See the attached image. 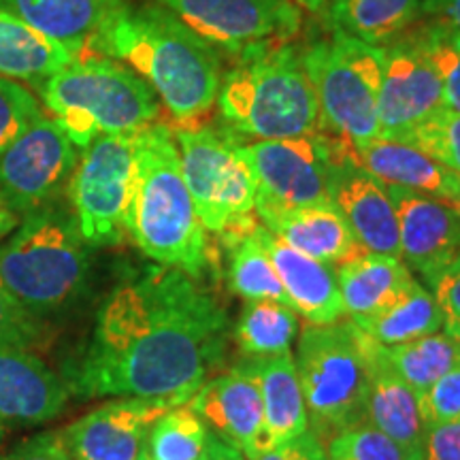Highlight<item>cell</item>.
I'll return each instance as SVG.
<instances>
[{"label":"cell","instance_id":"obj_43","mask_svg":"<svg viewBox=\"0 0 460 460\" xmlns=\"http://www.w3.org/2000/svg\"><path fill=\"white\" fill-rule=\"evenodd\" d=\"M247 460H329V454H326L324 441L312 429H307L296 439L261 452L258 456Z\"/></svg>","mask_w":460,"mask_h":460},{"label":"cell","instance_id":"obj_8","mask_svg":"<svg viewBox=\"0 0 460 460\" xmlns=\"http://www.w3.org/2000/svg\"><path fill=\"white\" fill-rule=\"evenodd\" d=\"M181 172L207 233L226 247L256 228V183L241 152V137L205 122L175 126Z\"/></svg>","mask_w":460,"mask_h":460},{"label":"cell","instance_id":"obj_15","mask_svg":"<svg viewBox=\"0 0 460 460\" xmlns=\"http://www.w3.org/2000/svg\"><path fill=\"white\" fill-rule=\"evenodd\" d=\"M439 107H444L441 82L416 43L410 39L384 49V73L377 94L379 137L405 141L410 132Z\"/></svg>","mask_w":460,"mask_h":460},{"label":"cell","instance_id":"obj_3","mask_svg":"<svg viewBox=\"0 0 460 460\" xmlns=\"http://www.w3.org/2000/svg\"><path fill=\"white\" fill-rule=\"evenodd\" d=\"M126 234L158 262L199 279L211 264L207 230L181 172L172 128L154 122L137 132V169Z\"/></svg>","mask_w":460,"mask_h":460},{"label":"cell","instance_id":"obj_30","mask_svg":"<svg viewBox=\"0 0 460 460\" xmlns=\"http://www.w3.org/2000/svg\"><path fill=\"white\" fill-rule=\"evenodd\" d=\"M420 4V0H335L332 20L337 31L377 48L411 24Z\"/></svg>","mask_w":460,"mask_h":460},{"label":"cell","instance_id":"obj_36","mask_svg":"<svg viewBox=\"0 0 460 460\" xmlns=\"http://www.w3.org/2000/svg\"><path fill=\"white\" fill-rule=\"evenodd\" d=\"M329 460H405L407 452L382 433L362 424L348 429L329 441Z\"/></svg>","mask_w":460,"mask_h":460},{"label":"cell","instance_id":"obj_33","mask_svg":"<svg viewBox=\"0 0 460 460\" xmlns=\"http://www.w3.org/2000/svg\"><path fill=\"white\" fill-rule=\"evenodd\" d=\"M209 429L190 405L172 407L149 429L143 456L147 460H205Z\"/></svg>","mask_w":460,"mask_h":460},{"label":"cell","instance_id":"obj_44","mask_svg":"<svg viewBox=\"0 0 460 460\" xmlns=\"http://www.w3.org/2000/svg\"><path fill=\"white\" fill-rule=\"evenodd\" d=\"M422 7L430 15V22L460 37V0H424Z\"/></svg>","mask_w":460,"mask_h":460},{"label":"cell","instance_id":"obj_14","mask_svg":"<svg viewBox=\"0 0 460 460\" xmlns=\"http://www.w3.org/2000/svg\"><path fill=\"white\" fill-rule=\"evenodd\" d=\"M188 401V396L109 401L60 430L62 444L71 460H141L154 422Z\"/></svg>","mask_w":460,"mask_h":460},{"label":"cell","instance_id":"obj_37","mask_svg":"<svg viewBox=\"0 0 460 460\" xmlns=\"http://www.w3.org/2000/svg\"><path fill=\"white\" fill-rule=\"evenodd\" d=\"M43 339V320L26 312L0 278V345L32 349Z\"/></svg>","mask_w":460,"mask_h":460},{"label":"cell","instance_id":"obj_24","mask_svg":"<svg viewBox=\"0 0 460 460\" xmlns=\"http://www.w3.org/2000/svg\"><path fill=\"white\" fill-rule=\"evenodd\" d=\"M245 362L254 373L262 394L264 433L261 452L288 444L303 435L309 429V416L292 352L267 356V358H245Z\"/></svg>","mask_w":460,"mask_h":460},{"label":"cell","instance_id":"obj_2","mask_svg":"<svg viewBox=\"0 0 460 460\" xmlns=\"http://www.w3.org/2000/svg\"><path fill=\"white\" fill-rule=\"evenodd\" d=\"M96 56L132 68L177 126L203 122L217 101L222 62L214 45L160 4H122L92 39Z\"/></svg>","mask_w":460,"mask_h":460},{"label":"cell","instance_id":"obj_23","mask_svg":"<svg viewBox=\"0 0 460 460\" xmlns=\"http://www.w3.org/2000/svg\"><path fill=\"white\" fill-rule=\"evenodd\" d=\"M258 222L288 245L329 267H339L367 254L335 205L271 211V214L258 216Z\"/></svg>","mask_w":460,"mask_h":460},{"label":"cell","instance_id":"obj_12","mask_svg":"<svg viewBox=\"0 0 460 460\" xmlns=\"http://www.w3.org/2000/svg\"><path fill=\"white\" fill-rule=\"evenodd\" d=\"M77 147L54 118L39 113L0 152V197L17 216L49 205L71 181Z\"/></svg>","mask_w":460,"mask_h":460},{"label":"cell","instance_id":"obj_10","mask_svg":"<svg viewBox=\"0 0 460 460\" xmlns=\"http://www.w3.org/2000/svg\"><path fill=\"white\" fill-rule=\"evenodd\" d=\"M137 169V132L96 137L68 181L73 216L90 247L122 243Z\"/></svg>","mask_w":460,"mask_h":460},{"label":"cell","instance_id":"obj_42","mask_svg":"<svg viewBox=\"0 0 460 460\" xmlns=\"http://www.w3.org/2000/svg\"><path fill=\"white\" fill-rule=\"evenodd\" d=\"M0 460H71L62 437L56 430L39 433L31 439L22 441L9 452L0 454Z\"/></svg>","mask_w":460,"mask_h":460},{"label":"cell","instance_id":"obj_35","mask_svg":"<svg viewBox=\"0 0 460 460\" xmlns=\"http://www.w3.org/2000/svg\"><path fill=\"white\" fill-rule=\"evenodd\" d=\"M405 143L460 175V113L439 107L410 132Z\"/></svg>","mask_w":460,"mask_h":460},{"label":"cell","instance_id":"obj_40","mask_svg":"<svg viewBox=\"0 0 460 460\" xmlns=\"http://www.w3.org/2000/svg\"><path fill=\"white\" fill-rule=\"evenodd\" d=\"M444 318V332L460 341V254L430 284Z\"/></svg>","mask_w":460,"mask_h":460},{"label":"cell","instance_id":"obj_16","mask_svg":"<svg viewBox=\"0 0 460 460\" xmlns=\"http://www.w3.org/2000/svg\"><path fill=\"white\" fill-rule=\"evenodd\" d=\"M329 137L335 158L332 205L367 252L401 258L399 220L388 188L349 158L343 137Z\"/></svg>","mask_w":460,"mask_h":460},{"label":"cell","instance_id":"obj_47","mask_svg":"<svg viewBox=\"0 0 460 460\" xmlns=\"http://www.w3.org/2000/svg\"><path fill=\"white\" fill-rule=\"evenodd\" d=\"M405 460H427V456H424V452H422V446L413 447V450L407 452Z\"/></svg>","mask_w":460,"mask_h":460},{"label":"cell","instance_id":"obj_22","mask_svg":"<svg viewBox=\"0 0 460 460\" xmlns=\"http://www.w3.org/2000/svg\"><path fill=\"white\" fill-rule=\"evenodd\" d=\"M362 345H365L367 371H369L367 424L382 430L405 452L422 446L424 420L416 393L390 365L384 354V345L373 341L369 335L362 337Z\"/></svg>","mask_w":460,"mask_h":460},{"label":"cell","instance_id":"obj_7","mask_svg":"<svg viewBox=\"0 0 460 460\" xmlns=\"http://www.w3.org/2000/svg\"><path fill=\"white\" fill-rule=\"evenodd\" d=\"M362 331L352 320L305 324L295 367L309 427L322 441L367 424V371Z\"/></svg>","mask_w":460,"mask_h":460},{"label":"cell","instance_id":"obj_6","mask_svg":"<svg viewBox=\"0 0 460 460\" xmlns=\"http://www.w3.org/2000/svg\"><path fill=\"white\" fill-rule=\"evenodd\" d=\"M41 101L75 147L96 137L130 135L154 124L158 96L132 68L105 56H79L41 82Z\"/></svg>","mask_w":460,"mask_h":460},{"label":"cell","instance_id":"obj_5","mask_svg":"<svg viewBox=\"0 0 460 460\" xmlns=\"http://www.w3.org/2000/svg\"><path fill=\"white\" fill-rule=\"evenodd\" d=\"M88 275V245L75 216L51 203L26 214L0 245V278L39 320L71 307L84 295Z\"/></svg>","mask_w":460,"mask_h":460},{"label":"cell","instance_id":"obj_34","mask_svg":"<svg viewBox=\"0 0 460 460\" xmlns=\"http://www.w3.org/2000/svg\"><path fill=\"white\" fill-rule=\"evenodd\" d=\"M411 41L439 77L444 107L460 113V37L437 22H430Z\"/></svg>","mask_w":460,"mask_h":460},{"label":"cell","instance_id":"obj_45","mask_svg":"<svg viewBox=\"0 0 460 460\" xmlns=\"http://www.w3.org/2000/svg\"><path fill=\"white\" fill-rule=\"evenodd\" d=\"M207 460H247L245 454L209 430V444H207Z\"/></svg>","mask_w":460,"mask_h":460},{"label":"cell","instance_id":"obj_49","mask_svg":"<svg viewBox=\"0 0 460 460\" xmlns=\"http://www.w3.org/2000/svg\"><path fill=\"white\" fill-rule=\"evenodd\" d=\"M456 207H458V205H456ZM458 211H460V207H458Z\"/></svg>","mask_w":460,"mask_h":460},{"label":"cell","instance_id":"obj_27","mask_svg":"<svg viewBox=\"0 0 460 460\" xmlns=\"http://www.w3.org/2000/svg\"><path fill=\"white\" fill-rule=\"evenodd\" d=\"M73 60L65 45L0 9V77L41 84Z\"/></svg>","mask_w":460,"mask_h":460},{"label":"cell","instance_id":"obj_46","mask_svg":"<svg viewBox=\"0 0 460 460\" xmlns=\"http://www.w3.org/2000/svg\"><path fill=\"white\" fill-rule=\"evenodd\" d=\"M17 224H20V216H17L15 211L4 203V199L0 197V241L7 239L17 228Z\"/></svg>","mask_w":460,"mask_h":460},{"label":"cell","instance_id":"obj_50","mask_svg":"<svg viewBox=\"0 0 460 460\" xmlns=\"http://www.w3.org/2000/svg\"><path fill=\"white\" fill-rule=\"evenodd\" d=\"M458 207H460V205H458Z\"/></svg>","mask_w":460,"mask_h":460},{"label":"cell","instance_id":"obj_18","mask_svg":"<svg viewBox=\"0 0 460 460\" xmlns=\"http://www.w3.org/2000/svg\"><path fill=\"white\" fill-rule=\"evenodd\" d=\"M68 384L31 349L0 345V439L51 422L65 410Z\"/></svg>","mask_w":460,"mask_h":460},{"label":"cell","instance_id":"obj_19","mask_svg":"<svg viewBox=\"0 0 460 460\" xmlns=\"http://www.w3.org/2000/svg\"><path fill=\"white\" fill-rule=\"evenodd\" d=\"M188 405L216 435L239 447L245 458L261 454L264 433L262 394L245 360L224 376L207 379Z\"/></svg>","mask_w":460,"mask_h":460},{"label":"cell","instance_id":"obj_11","mask_svg":"<svg viewBox=\"0 0 460 460\" xmlns=\"http://www.w3.org/2000/svg\"><path fill=\"white\" fill-rule=\"evenodd\" d=\"M256 183V216L296 207L332 205L331 137L324 132L296 139L241 146Z\"/></svg>","mask_w":460,"mask_h":460},{"label":"cell","instance_id":"obj_41","mask_svg":"<svg viewBox=\"0 0 460 460\" xmlns=\"http://www.w3.org/2000/svg\"><path fill=\"white\" fill-rule=\"evenodd\" d=\"M422 452L427 460H460V418L424 429Z\"/></svg>","mask_w":460,"mask_h":460},{"label":"cell","instance_id":"obj_26","mask_svg":"<svg viewBox=\"0 0 460 460\" xmlns=\"http://www.w3.org/2000/svg\"><path fill=\"white\" fill-rule=\"evenodd\" d=\"M124 3L126 0H0V9L24 20L79 58L90 48L107 17Z\"/></svg>","mask_w":460,"mask_h":460},{"label":"cell","instance_id":"obj_17","mask_svg":"<svg viewBox=\"0 0 460 460\" xmlns=\"http://www.w3.org/2000/svg\"><path fill=\"white\" fill-rule=\"evenodd\" d=\"M388 194L399 220L401 261L430 286L460 254L458 207L405 188H388Z\"/></svg>","mask_w":460,"mask_h":460},{"label":"cell","instance_id":"obj_21","mask_svg":"<svg viewBox=\"0 0 460 460\" xmlns=\"http://www.w3.org/2000/svg\"><path fill=\"white\" fill-rule=\"evenodd\" d=\"M256 234L271 258L288 301L296 314H301L309 324H332L345 318L335 269L288 245L261 222Z\"/></svg>","mask_w":460,"mask_h":460},{"label":"cell","instance_id":"obj_25","mask_svg":"<svg viewBox=\"0 0 460 460\" xmlns=\"http://www.w3.org/2000/svg\"><path fill=\"white\" fill-rule=\"evenodd\" d=\"M335 273L345 318H371L386 312L418 281L401 258L371 252L339 264Z\"/></svg>","mask_w":460,"mask_h":460},{"label":"cell","instance_id":"obj_28","mask_svg":"<svg viewBox=\"0 0 460 460\" xmlns=\"http://www.w3.org/2000/svg\"><path fill=\"white\" fill-rule=\"evenodd\" d=\"M358 329L379 345H401L416 341L420 337L433 335L444 329V318L433 292H429L420 281L411 290L388 307L386 312L371 318H349Z\"/></svg>","mask_w":460,"mask_h":460},{"label":"cell","instance_id":"obj_38","mask_svg":"<svg viewBox=\"0 0 460 460\" xmlns=\"http://www.w3.org/2000/svg\"><path fill=\"white\" fill-rule=\"evenodd\" d=\"M41 113L32 92L13 79L0 77V152Z\"/></svg>","mask_w":460,"mask_h":460},{"label":"cell","instance_id":"obj_29","mask_svg":"<svg viewBox=\"0 0 460 460\" xmlns=\"http://www.w3.org/2000/svg\"><path fill=\"white\" fill-rule=\"evenodd\" d=\"M298 332V314L278 301H247L234 324V343L245 358L290 352Z\"/></svg>","mask_w":460,"mask_h":460},{"label":"cell","instance_id":"obj_20","mask_svg":"<svg viewBox=\"0 0 460 460\" xmlns=\"http://www.w3.org/2000/svg\"><path fill=\"white\" fill-rule=\"evenodd\" d=\"M348 154L362 171L388 188H405L444 203L460 205V175L405 141H348Z\"/></svg>","mask_w":460,"mask_h":460},{"label":"cell","instance_id":"obj_1","mask_svg":"<svg viewBox=\"0 0 460 460\" xmlns=\"http://www.w3.org/2000/svg\"><path fill=\"white\" fill-rule=\"evenodd\" d=\"M226 332V312L197 279L149 267L105 298L68 390L84 399H192L222 367Z\"/></svg>","mask_w":460,"mask_h":460},{"label":"cell","instance_id":"obj_4","mask_svg":"<svg viewBox=\"0 0 460 460\" xmlns=\"http://www.w3.org/2000/svg\"><path fill=\"white\" fill-rule=\"evenodd\" d=\"M216 105L224 126L237 137L278 141L324 132L303 51L288 43L239 54L237 65L222 75Z\"/></svg>","mask_w":460,"mask_h":460},{"label":"cell","instance_id":"obj_13","mask_svg":"<svg viewBox=\"0 0 460 460\" xmlns=\"http://www.w3.org/2000/svg\"><path fill=\"white\" fill-rule=\"evenodd\" d=\"M214 48L243 54L286 43L301 28L296 0H156Z\"/></svg>","mask_w":460,"mask_h":460},{"label":"cell","instance_id":"obj_39","mask_svg":"<svg viewBox=\"0 0 460 460\" xmlns=\"http://www.w3.org/2000/svg\"><path fill=\"white\" fill-rule=\"evenodd\" d=\"M424 429L460 418V360L420 399Z\"/></svg>","mask_w":460,"mask_h":460},{"label":"cell","instance_id":"obj_32","mask_svg":"<svg viewBox=\"0 0 460 460\" xmlns=\"http://www.w3.org/2000/svg\"><path fill=\"white\" fill-rule=\"evenodd\" d=\"M226 247L230 252L228 281L234 295L245 301H278L290 305L271 258L258 239L256 228Z\"/></svg>","mask_w":460,"mask_h":460},{"label":"cell","instance_id":"obj_9","mask_svg":"<svg viewBox=\"0 0 460 460\" xmlns=\"http://www.w3.org/2000/svg\"><path fill=\"white\" fill-rule=\"evenodd\" d=\"M303 65L318 99L322 130L348 141L379 137L384 49L337 31L331 41L303 49Z\"/></svg>","mask_w":460,"mask_h":460},{"label":"cell","instance_id":"obj_48","mask_svg":"<svg viewBox=\"0 0 460 460\" xmlns=\"http://www.w3.org/2000/svg\"><path fill=\"white\" fill-rule=\"evenodd\" d=\"M141 460H147V458H146V456H143V454H141ZM205 460H207V458H205Z\"/></svg>","mask_w":460,"mask_h":460},{"label":"cell","instance_id":"obj_31","mask_svg":"<svg viewBox=\"0 0 460 460\" xmlns=\"http://www.w3.org/2000/svg\"><path fill=\"white\" fill-rule=\"evenodd\" d=\"M384 354L418 401L460 360V341L439 331L401 345H384Z\"/></svg>","mask_w":460,"mask_h":460}]
</instances>
